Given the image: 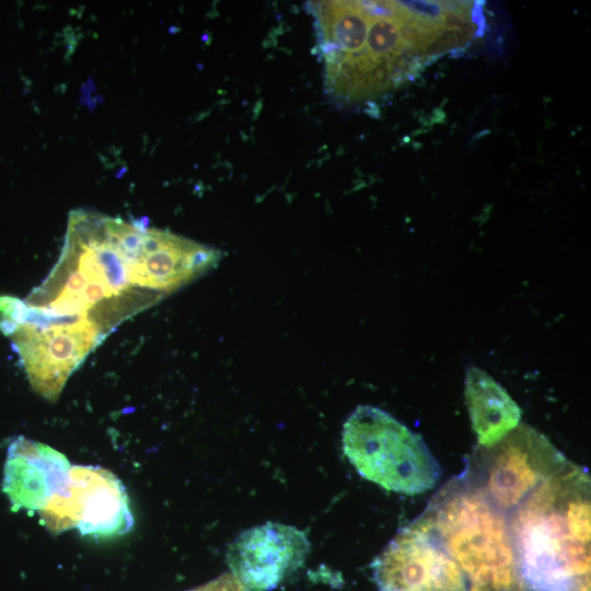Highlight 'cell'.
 I'll list each match as a JSON object with an SVG mask.
<instances>
[{"label": "cell", "mask_w": 591, "mask_h": 591, "mask_svg": "<svg viewBox=\"0 0 591 591\" xmlns=\"http://www.w3.org/2000/svg\"><path fill=\"white\" fill-rule=\"evenodd\" d=\"M418 55L429 58L463 47L476 32L475 5L467 1H399Z\"/></svg>", "instance_id": "8fae6325"}, {"label": "cell", "mask_w": 591, "mask_h": 591, "mask_svg": "<svg viewBox=\"0 0 591 591\" xmlns=\"http://www.w3.org/2000/svg\"><path fill=\"white\" fill-rule=\"evenodd\" d=\"M567 462L545 436L519 425L496 444L478 447L462 474L508 514Z\"/></svg>", "instance_id": "8992f818"}, {"label": "cell", "mask_w": 591, "mask_h": 591, "mask_svg": "<svg viewBox=\"0 0 591 591\" xmlns=\"http://www.w3.org/2000/svg\"><path fill=\"white\" fill-rule=\"evenodd\" d=\"M309 549L302 531L266 523L241 533L225 557L231 573L246 591H269L304 563Z\"/></svg>", "instance_id": "9c48e42d"}, {"label": "cell", "mask_w": 591, "mask_h": 591, "mask_svg": "<svg viewBox=\"0 0 591 591\" xmlns=\"http://www.w3.org/2000/svg\"><path fill=\"white\" fill-rule=\"evenodd\" d=\"M369 24L359 49L325 66L324 82L335 100L350 103L379 96L408 80L422 60L398 1H362Z\"/></svg>", "instance_id": "5b68a950"}, {"label": "cell", "mask_w": 591, "mask_h": 591, "mask_svg": "<svg viewBox=\"0 0 591 591\" xmlns=\"http://www.w3.org/2000/svg\"><path fill=\"white\" fill-rule=\"evenodd\" d=\"M343 450L363 478L398 494H424L442 476L421 436L378 407L359 406L350 414Z\"/></svg>", "instance_id": "277c9868"}, {"label": "cell", "mask_w": 591, "mask_h": 591, "mask_svg": "<svg viewBox=\"0 0 591 591\" xmlns=\"http://www.w3.org/2000/svg\"><path fill=\"white\" fill-rule=\"evenodd\" d=\"M189 591H246L241 582L230 572Z\"/></svg>", "instance_id": "4fadbf2b"}, {"label": "cell", "mask_w": 591, "mask_h": 591, "mask_svg": "<svg viewBox=\"0 0 591 591\" xmlns=\"http://www.w3.org/2000/svg\"><path fill=\"white\" fill-rule=\"evenodd\" d=\"M525 591H590V477L567 462L507 514Z\"/></svg>", "instance_id": "7a4b0ae2"}, {"label": "cell", "mask_w": 591, "mask_h": 591, "mask_svg": "<svg viewBox=\"0 0 591 591\" xmlns=\"http://www.w3.org/2000/svg\"><path fill=\"white\" fill-rule=\"evenodd\" d=\"M38 513L53 534L76 528L82 535L111 538L134 526L126 488L100 466H71L63 493L53 496Z\"/></svg>", "instance_id": "52a82bcc"}, {"label": "cell", "mask_w": 591, "mask_h": 591, "mask_svg": "<svg viewBox=\"0 0 591 591\" xmlns=\"http://www.w3.org/2000/svg\"><path fill=\"white\" fill-rule=\"evenodd\" d=\"M417 518L460 568L468 591H525L507 514L463 474Z\"/></svg>", "instance_id": "3957f363"}, {"label": "cell", "mask_w": 591, "mask_h": 591, "mask_svg": "<svg viewBox=\"0 0 591 591\" xmlns=\"http://www.w3.org/2000/svg\"><path fill=\"white\" fill-rule=\"evenodd\" d=\"M70 468L62 453L18 437L8 449L3 491L14 510L39 511L53 496L63 493Z\"/></svg>", "instance_id": "30bf717a"}, {"label": "cell", "mask_w": 591, "mask_h": 591, "mask_svg": "<svg viewBox=\"0 0 591 591\" xmlns=\"http://www.w3.org/2000/svg\"><path fill=\"white\" fill-rule=\"evenodd\" d=\"M465 403L478 447L488 448L520 425L521 410L508 392L484 370L470 367L465 376Z\"/></svg>", "instance_id": "7c38bea8"}, {"label": "cell", "mask_w": 591, "mask_h": 591, "mask_svg": "<svg viewBox=\"0 0 591 591\" xmlns=\"http://www.w3.org/2000/svg\"><path fill=\"white\" fill-rule=\"evenodd\" d=\"M148 229L94 211H71L56 265L24 303L42 323L86 326L106 338L163 299L147 269Z\"/></svg>", "instance_id": "6da1fadb"}, {"label": "cell", "mask_w": 591, "mask_h": 591, "mask_svg": "<svg viewBox=\"0 0 591 591\" xmlns=\"http://www.w3.org/2000/svg\"><path fill=\"white\" fill-rule=\"evenodd\" d=\"M371 569L379 591H468L460 568L418 518L397 532Z\"/></svg>", "instance_id": "ba28073f"}]
</instances>
